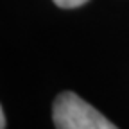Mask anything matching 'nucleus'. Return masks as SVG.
I'll list each match as a JSON object with an SVG mask.
<instances>
[{
    "instance_id": "f257e3e1",
    "label": "nucleus",
    "mask_w": 129,
    "mask_h": 129,
    "mask_svg": "<svg viewBox=\"0 0 129 129\" xmlns=\"http://www.w3.org/2000/svg\"><path fill=\"white\" fill-rule=\"evenodd\" d=\"M52 118L56 129H118L74 91H63L56 97Z\"/></svg>"
},
{
    "instance_id": "7ed1b4c3",
    "label": "nucleus",
    "mask_w": 129,
    "mask_h": 129,
    "mask_svg": "<svg viewBox=\"0 0 129 129\" xmlns=\"http://www.w3.org/2000/svg\"><path fill=\"white\" fill-rule=\"evenodd\" d=\"M0 129H6V117H4V109L0 106Z\"/></svg>"
},
{
    "instance_id": "f03ea898",
    "label": "nucleus",
    "mask_w": 129,
    "mask_h": 129,
    "mask_svg": "<svg viewBox=\"0 0 129 129\" xmlns=\"http://www.w3.org/2000/svg\"><path fill=\"white\" fill-rule=\"evenodd\" d=\"M88 0H54V4L61 9H74L79 6H84Z\"/></svg>"
}]
</instances>
